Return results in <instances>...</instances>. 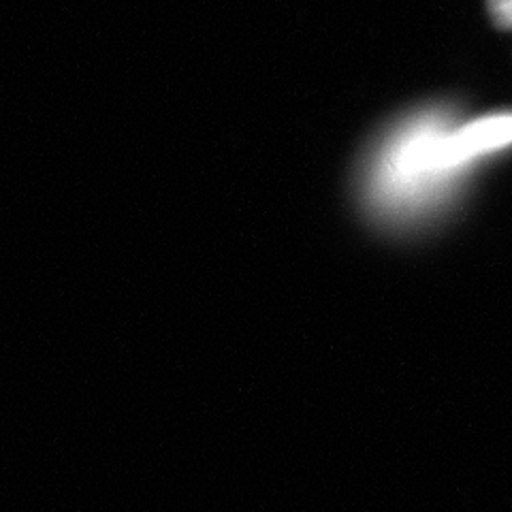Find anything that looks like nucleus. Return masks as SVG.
<instances>
[{
    "label": "nucleus",
    "instance_id": "f257e3e1",
    "mask_svg": "<svg viewBox=\"0 0 512 512\" xmlns=\"http://www.w3.org/2000/svg\"><path fill=\"white\" fill-rule=\"evenodd\" d=\"M489 11L495 24L512 28V0H489Z\"/></svg>",
    "mask_w": 512,
    "mask_h": 512
}]
</instances>
